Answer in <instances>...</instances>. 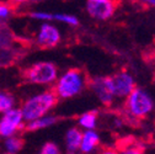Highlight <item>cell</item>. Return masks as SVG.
Segmentation results:
<instances>
[{
  "label": "cell",
  "mask_w": 155,
  "mask_h": 154,
  "mask_svg": "<svg viewBox=\"0 0 155 154\" xmlns=\"http://www.w3.org/2000/svg\"><path fill=\"white\" fill-rule=\"evenodd\" d=\"M62 41L61 30L51 22H42L36 35V43L42 48H53Z\"/></svg>",
  "instance_id": "8"
},
{
  "label": "cell",
  "mask_w": 155,
  "mask_h": 154,
  "mask_svg": "<svg viewBox=\"0 0 155 154\" xmlns=\"http://www.w3.org/2000/svg\"><path fill=\"white\" fill-rule=\"evenodd\" d=\"M86 12L90 17L97 21H106L114 15L117 10L116 0H86Z\"/></svg>",
  "instance_id": "7"
},
{
  "label": "cell",
  "mask_w": 155,
  "mask_h": 154,
  "mask_svg": "<svg viewBox=\"0 0 155 154\" xmlns=\"http://www.w3.org/2000/svg\"><path fill=\"white\" fill-rule=\"evenodd\" d=\"M134 3H137L142 6L147 8H155V0H133Z\"/></svg>",
  "instance_id": "23"
},
{
  "label": "cell",
  "mask_w": 155,
  "mask_h": 154,
  "mask_svg": "<svg viewBox=\"0 0 155 154\" xmlns=\"http://www.w3.org/2000/svg\"><path fill=\"white\" fill-rule=\"evenodd\" d=\"M76 122H78V127L83 131L96 129V126H97V122H99L97 112L96 111H86L78 117Z\"/></svg>",
  "instance_id": "13"
},
{
  "label": "cell",
  "mask_w": 155,
  "mask_h": 154,
  "mask_svg": "<svg viewBox=\"0 0 155 154\" xmlns=\"http://www.w3.org/2000/svg\"><path fill=\"white\" fill-rule=\"evenodd\" d=\"M118 154H144L143 150L138 147H135V146H129V147H124L122 148Z\"/></svg>",
  "instance_id": "22"
},
{
  "label": "cell",
  "mask_w": 155,
  "mask_h": 154,
  "mask_svg": "<svg viewBox=\"0 0 155 154\" xmlns=\"http://www.w3.org/2000/svg\"><path fill=\"white\" fill-rule=\"evenodd\" d=\"M4 152L5 154H18L22 148H24V139L21 137H18L17 134L8 138H4Z\"/></svg>",
  "instance_id": "14"
},
{
  "label": "cell",
  "mask_w": 155,
  "mask_h": 154,
  "mask_svg": "<svg viewBox=\"0 0 155 154\" xmlns=\"http://www.w3.org/2000/svg\"><path fill=\"white\" fill-rule=\"evenodd\" d=\"M15 105H16V99L11 92L0 90V115L15 107Z\"/></svg>",
  "instance_id": "15"
},
{
  "label": "cell",
  "mask_w": 155,
  "mask_h": 154,
  "mask_svg": "<svg viewBox=\"0 0 155 154\" xmlns=\"http://www.w3.org/2000/svg\"><path fill=\"white\" fill-rule=\"evenodd\" d=\"M30 16L33 20H37L40 22H51L53 21V12L48 11H32Z\"/></svg>",
  "instance_id": "18"
},
{
  "label": "cell",
  "mask_w": 155,
  "mask_h": 154,
  "mask_svg": "<svg viewBox=\"0 0 155 154\" xmlns=\"http://www.w3.org/2000/svg\"><path fill=\"white\" fill-rule=\"evenodd\" d=\"M11 61H12V52L10 51V48L0 49V65H6Z\"/></svg>",
  "instance_id": "21"
},
{
  "label": "cell",
  "mask_w": 155,
  "mask_h": 154,
  "mask_svg": "<svg viewBox=\"0 0 155 154\" xmlns=\"http://www.w3.org/2000/svg\"><path fill=\"white\" fill-rule=\"evenodd\" d=\"M110 84L114 99L124 100L130 91L137 86L134 76L128 70H120L110 76Z\"/></svg>",
  "instance_id": "6"
},
{
  "label": "cell",
  "mask_w": 155,
  "mask_h": 154,
  "mask_svg": "<svg viewBox=\"0 0 155 154\" xmlns=\"http://www.w3.org/2000/svg\"><path fill=\"white\" fill-rule=\"evenodd\" d=\"M87 88H90V90L94 92V95L102 105L106 106L112 105L113 101L116 100L111 89L110 76H96V78H92L91 80H89Z\"/></svg>",
  "instance_id": "9"
},
{
  "label": "cell",
  "mask_w": 155,
  "mask_h": 154,
  "mask_svg": "<svg viewBox=\"0 0 155 154\" xmlns=\"http://www.w3.org/2000/svg\"><path fill=\"white\" fill-rule=\"evenodd\" d=\"M154 143H155V134H154Z\"/></svg>",
  "instance_id": "26"
},
{
  "label": "cell",
  "mask_w": 155,
  "mask_h": 154,
  "mask_svg": "<svg viewBox=\"0 0 155 154\" xmlns=\"http://www.w3.org/2000/svg\"><path fill=\"white\" fill-rule=\"evenodd\" d=\"M38 154H61V148L54 142H46L41 147Z\"/></svg>",
  "instance_id": "19"
},
{
  "label": "cell",
  "mask_w": 155,
  "mask_h": 154,
  "mask_svg": "<svg viewBox=\"0 0 155 154\" xmlns=\"http://www.w3.org/2000/svg\"><path fill=\"white\" fill-rule=\"evenodd\" d=\"M12 15V8L9 4H0V22L6 21Z\"/></svg>",
  "instance_id": "20"
},
{
  "label": "cell",
  "mask_w": 155,
  "mask_h": 154,
  "mask_svg": "<svg viewBox=\"0 0 155 154\" xmlns=\"http://www.w3.org/2000/svg\"><path fill=\"white\" fill-rule=\"evenodd\" d=\"M25 120L20 107H12L0 116V137L8 138L25 129Z\"/></svg>",
  "instance_id": "5"
},
{
  "label": "cell",
  "mask_w": 155,
  "mask_h": 154,
  "mask_svg": "<svg viewBox=\"0 0 155 154\" xmlns=\"http://www.w3.org/2000/svg\"><path fill=\"white\" fill-rule=\"evenodd\" d=\"M59 70L53 62H36L24 70V79L26 83L37 86H53Z\"/></svg>",
  "instance_id": "4"
},
{
  "label": "cell",
  "mask_w": 155,
  "mask_h": 154,
  "mask_svg": "<svg viewBox=\"0 0 155 154\" xmlns=\"http://www.w3.org/2000/svg\"><path fill=\"white\" fill-rule=\"evenodd\" d=\"M96 154H118V150L112 149V148H107V149H102L101 152L96 153Z\"/></svg>",
  "instance_id": "24"
},
{
  "label": "cell",
  "mask_w": 155,
  "mask_h": 154,
  "mask_svg": "<svg viewBox=\"0 0 155 154\" xmlns=\"http://www.w3.org/2000/svg\"><path fill=\"white\" fill-rule=\"evenodd\" d=\"M58 116L52 113H47L45 116L40 117V119H36L33 121L26 122L25 123V129L28 132H36V131H40V129H45V128H49L52 126H54L58 122Z\"/></svg>",
  "instance_id": "12"
},
{
  "label": "cell",
  "mask_w": 155,
  "mask_h": 154,
  "mask_svg": "<svg viewBox=\"0 0 155 154\" xmlns=\"http://www.w3.org/2000/svg\"><path fill=\"white\" fill-rule=\"evenodd\" d=\"M12 43V35L9 28L0 22V49H8L11 47Z\"/></svg>",
  "instance_id": "17"
},
{
  "label": "cell",
  "mask_w": 155,
  "mask_h": 154,
  "mask_svg": "<svg viewBox=\"0 0 155 154\" xmlns=\"http://www.w3.org/2000/svg\"><path fill=\"white\" fill-rule=\"evenodd\" d=\"M53 21L57 22H61L71 27H75L79 25V18L74 15L70 14H65V12H58V14H53Z\"/></svg>",
  "instance_id": "16"
},
{
  "label": "cell",
  "mask_w": 155,
  "mask_h": 154,
  "mask_svg": "<svg viewBox=\"0 0 155 154\" xmlns=\"http://www.w3.org/2000/svg\"><path fill=\"white\" fill-rule=\"evenodd\" d=\"M123 109L128 117L133 120H143L154 111L155 100L148 90L135 86L124 99Z\"/></svg>",
  "instance_id": "3"
},
{
  "label": "cell",
  "mask_w": 155,
  "mask_h": 154,
  "mask_svg": "<svg viewBox=\"0 0 155 154\" xmlns=\"http://www.w3.org/2000/svg\"><path fill=\"white\" fill-rule=\"evenodd\" d=\"M30 0H10V3L12 5H22V4H26Z\"/></svg>",
  "instance_id": "25"
},
{
  "label": "cell",
  "mask_w": 155,
  "mask_h": 154,
  "mask_svg": "<svg viewBox=\"0 0 155 154\" xmlns=\"http://www.w3.org/2000/svg\"><path fill=\"white\" fill-rule=\"evenodd\" d=\"M58 100L59 99L57 98L53 89H46L41 92L28 96L20 106L25 122L33 121L47 113H51V111L57 106Z\"/></svg>",
  "instance_id": "2"
},
{
  "label": "cell",
  "mask_w": 155,
  "mask_h": 154,
  "mask_svg": "<svg viewBox=\"0 0 155 154\" xmlns=\"http://www.w3.org/2000/svg\"><path fill=\"white\" fill-rule=\"evenodd\" d=\"M81 136H83V129H80L78 126L70 127L64 136V146L68 153L75 154L79 152L80 148V142H81Z\"/></svg>",
  "instance_id": "11"
},
{
  "label": "cell",
  "mask_w": 155,
  "mask_h": 154,
  "mask_svg": "<svg viewBox=\"0 0 155 154\" xmlns=\"http://www.w3.org/2000/svg\"><path fill=\"white\" fill-rule=\"evenodd\" d=\"M87 84L89 78L81 69L70 68L58 75L53 84V91L61 100L73 99L80 95L87 88Z\"/></svg>",
  "instance_id": "1"
},
{
  "label": "cell",
  "mask_w": 155,
  "mask_h": 154,
  "mask_svg": "<svg viewBox=\"0 0 155 154\" xmlns=\"http://www.w3.org/2000/svg\"><path fill=\"white\" fill-rule=\"evenodd\" d=\"M100 142H101L100 134L95 129H85L83 131L79 152L81 154H92L94 152L97 150Z\"/></svg>",
  "instance_id": "10"
}]
</instances>
